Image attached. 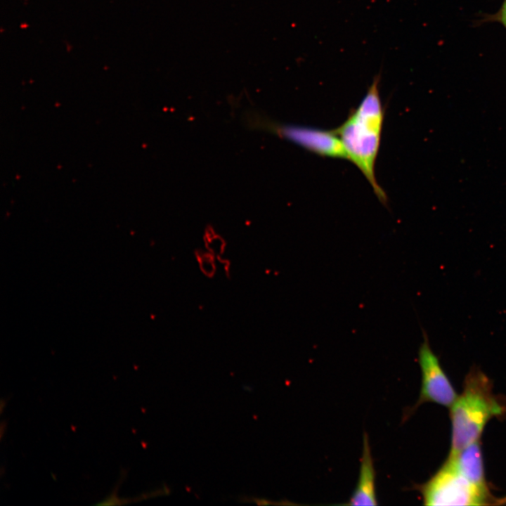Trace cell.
<instances>
[{
  "label": "cell",
  "mask_w": 506,
  "mask_h": 506,
  "mask_svg": "<svg viewBox=\"0 0 506 506\" xmlns=\"http://www.w3.org/2000/svg\"><path fill=\"white\" fill-rule=\"evenodd\" d=\"M376 76L358 106L349 115L335 132L348 155L368 181L379 200L386 205L387 197L375 176V163L380 145L384 111Z\"/></svg>",
  "instance_id": "obj_1"
},
{
  "label": "cell",
  "mask_w": 506,
  "mask_h": 506,
  "mask_svg": "<svg viewBox=\"0 0 506 506\" xmlns=\"http://www.w3.org/2000/svg\"><path fill=\"white\" fill-rule=\"evenodd\" d=\"M450 408L452 436L449 455L479 440L487 422L506 411L505 403L493 393L488 377L477 368L469 372L462 394Z\"/></svg>",
  "instance_id": "obj_2"
},
{
  "label": "cell",
  "mask_w": 506,
  "mask_h": 506,
  "mask_svg": "<svg viewBox=\"0 0 506 506\" xmlns=\"http://www.w3.org/2000/svg\"><path fill=\"white\" fill-rule=\"evenodd\" d=\"M414 488L425 505H483L491 500L489 491L472 484L449 458L427 481Z\"/></svg>",
  "instance_id": "obj_3"
},
{
  "label": "cell",
  "mask_w": 506,
  "mask_h": 506,
  "mask_svg": "<svg viewBox=\"0 0 506 506\" xmlns=\"http://www.w3.org/2000/svg\"><path fill=\"white\" fill-rule=\"evenodd\" d=\"M418 361L422 375L420 396L416 403L404 412L403 422L424 403L432 402L450 408L458 396L432 350L425 333L419 349Z\"/></svg>",
  "instance_id": "obj_4"
},
{
  "label": "cell",
  "mask_w": 506,
  "mask_h": 506,
  "mask_svg": "<svg viewBox=\"0 0 506 506\" xmlns=\"http://www.w3.org/2000/svg\"><path fill=\"white\" fill-rule=\"evenodd\" d=\"M257 118L252 122L257 128L268 130L282 138L322 157L349 160L344 147L334 129L285 124Z\"/></svg>",
  "instance_id": "obj_5"
},
{
  "label": "cell",
  "mask_w": 506,
  "mask_h": 506,
  "mask_svg": "<svg viewBox=\"0 0 506 506\" xmlns=\"http://www.w3.org/2000/svg\"><path fill=\"white\" fill-rule=\"evenodd\" d=\"M346 505L353 506L378 505L376 493V471L366 432H364L363 436V451L358 481Z\"/></svg>",
  "instance_id": "obj_6"
},
{
  "label": "cell",
  "mask_w": 506,
  "mask_h": 506,
  "mask_svg": "<svg viewBox=\"0 0 506 506\" xmlns=\"http://www.w3.org/2000/svg\"><path fill=\"white\" fill-rule=\"evenodd\" d=\"M458 471L477 487L488 490L484 472L481 443L472 442L461 450L448 457Z\"/></svg>",
  "instance_id": "obj_7"
},
{
  "label": "cell",
  "mask_w": 506,
  "mask_h": 506,
  "mask_svg": "<svg viewBox=\"0 0 506 506\" xmlns=\"http://www.w3.org/2000/svg\"><path fill=\"white\" fill-rule=\"evenodd\" d=\"M482 22H495L502 25L506 30V0H503L500 8L496 13L488 15L482 20Z\"/></svg>",
  "instance_id": "obj_8"
}]
</instances>
